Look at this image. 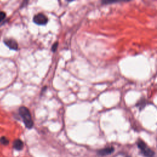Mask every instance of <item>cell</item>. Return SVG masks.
Here are the masks:
<instances>
[{
    "label": "cell",
    "mask_w": 157,
    "mask_h": 157,
    "mask_svg": "<svg viewBox=\"0 0 157 157\" xmlns=\"http://www.w3.org/2000/svg\"><path fill=\"white\" fill-rule=\"evenodd\" d=\"M13 147L17 150H20L23 147V142L20 139H16L13 141Z\"/></svg>",
    "instance_id": "obj_6"
},
{
    "label": "cell",
    "mask_w": 157,
    "mask_h": 157,
    "mask_svg": "<svg viewBox=\"0 0 157 157\" xmlns=\"http://www.w3.org/2000/svg\"><path fill=\"white\" fill-rule=\"evenodd\" d=\"M58 46V42H55V43L53 44L52 47V52H55V51L56 50V49H57Z\"/></svg>",
    "instance_id": "obj_9"
},
{
    "label": "cell",
    "mask_w": 157,
    "mask_h": 157,
    "mask_svg": "<svg viewBox=\"0 0 157 157\" xmlns=\"http://www.w3.org/2000/svg\"><path fill=\"white\" fill-rule=\"evenodd\" d=\"M4 44L7 46L10 49L17 50L18 48L17 42L13 39H5L4 40Z\"/></svg>",
    "instance_id": "obj_4"
},
{
    "label": "cell",
    "mask_w": 157,
    "mask_h": 157,
    "mask_svg": "<svg viewBox=\"0 0 157 157\" xmlns=\"http://www.w3.org/2000/svg\"><path fill=\"white\" fill-rule=\"evenodd\" d=\"M0 143L2 145H7L9 144V140L4 136H2L0 138Z\"/></svg>",
    "instance_id": "obj_7"
},
{
    "label": "cell",
    "mask_w": 157,
    "mask_h": 157,
    "mask_svg": "<svg viewBox=\"0 0 157 157\" xmlns=\"http://www.w3.org/2000/svg\"><path fill=\"white\" fill-rule=\"evenodd\" d=\"M137 146L140 149L141 151L146 157H153L155 153L153 150H151L148 146L145 144V143L142 140H139L137 142Z\"/></svg>",
    "instance_id": "obj_2"
},
{
    "label": "cell",
    "mask_w": 157,
    "mask_h": 157,
    "mask_svg": "<svg viewBox=\"0 0 157 157\" xmlns=\"http://www.w3.org/2000/svg\"><path fill=\"white\" fill-rule=\"evenodd\" d=\"M18 112L25 126L28 129L32 128L34 125V123L29 109L25 106H21L19 108Z\"/></svg>",
    "instance_id": "obj_1"
},
{
    "label": "cell",
    "mask_w": 157,
    "mask_h": 157,
    "mask_svg": "<svg viewBox=\"0 0 157 157\" xmlns=\"http://www.w3.org/2000/svg\"><path fill=\"white\" fill-rule=\"evenodd\" d=\"M48 17L42 13H39L35 15L33 17V21L37 25H44L48 23Z\"/></svg>",
    "instance_id": "obj_3"
},
{
    "label": "cell",
    "mask_w": 157,
    "mask_h": 157,
    "mask_svg": "<svg viewBox=\"0 0 157 157\" xmlns=\"http://www.w3.org/2000/svg\"><path fill=\"white\" fill-rule=\"evenodd\" d=\"M6 17V14L4 11L0 10V23L2 22Z\"/></svg>",
    "instance_id": "obj_8"
},
{
    "label": "cell",
    "mask_w": 157,
    "mask_h": 157,
    "mask_svg": "<svg viewBox=\"0 0 157 157\" xmlns=\"http://www.w3.org/2000/svg\"><path fill=\"white\" fill-rule=\"evenodd\" d=\"M113 151H114L113 147H106V148H104L103 149L99 150L98 151V153L99 155L104 156V155H109V154L112 153Z\"/></svg>",
    "instance_id": "obj_5"
}]
</instances>
